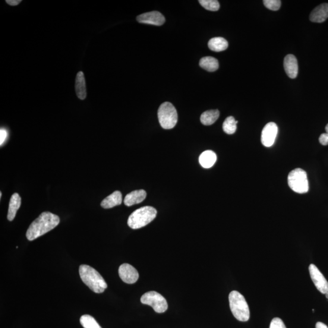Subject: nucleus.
Listing matches in <instances>:
<instances>
[{
  "mask_svg": "<svg viewBox=\"0 0 328 328\" xmlns=\"http://www.w3.org/2000/svg\"><path fill=\"white\" fill-rule=\"evenodd\" d=\"M122 195L119 191H115L108 197H107L101 203V206L103 209H111L122 204Z\"/></svg>",
  "mask_w": 328,
  "mask_h": 328,
  "instance_id": "nucleus-16",
  "label": "nucleus"
},
{
  "mask_svg": "<svg viewBox=\"0 0 328 328\" xmlns=\"http://www.w3.org/2000/svg\"><path fill=\"white\" fill-rule=\"evenodd\" d=\"M229 300L230 310L236 319L240 321H247L250 318V310L244 296L238 291L230 293Z\"/></svg>",
  "mask_w": 328,
  "mask_h": 328,
  "instance_id": "nucleus-3",
  "label": "nucleus"
},
{
  "mask_svg": "<svg viewBox=\"0 0 328 328\" xmlns=\"http://www.w3.org/2000/svg\"><path fill=\"white\" fill-rule=\"evenodd\" d=\"M80 321L84 328H102L97 321L90 315H82Z\"/></svg>",
  "mask_w": 328,
  "mask_h": 328,
  "instance_id": "nucleus-23",
  "label": "nucleus"
},
{
  "mask_svg": "<svg viewBox=\"0 0 328 328\" xmlns=\"http://www.w3.org/2000/svg\"><path fill=\"white\" fill-rule=\"evenodd\" d=\"M157 215V210L153 207L140 208L131 214L128 220V225L132 229L143 228L152 222Z\"/></svg>",
  "mask_w": 328,
  "mask_h": 328,
  "instance_id": "nucleus-4",
  "label": "nucleus"
},
{
  "mask_svg": "<svg viewBox=\"0 0 328 328\" xmlns=\"http://www.w3.org/2000/svg\"><path fill=\"white\" fill-rule=\"evenodd\" d=\"M119 275L123 282L127 284H133L139 279V273L131 265L124 263L119 267Z\"/></svg>",
  "mask_w": 328,
  "mask_h": 328,
  "instance_id": "nucleus-10",
  "label": "nucleus"
},
{
  "mask_svg": "<svg viewBox=\"0 0 328 328\" xmlns=\"http://www.w3.org/2000/svg\"><path fill=\"white\" fill-rule=\"evenodd\" d=\"M220 112L217 110H211L205 112L201 116V122L204 125H211L219 118Z\"/></svg>",
  "mask_w": 328,
  "mask_h": 328,
  "instance_id": "nucleus-21",
  "label": "nucleus"
},
{
  "mask_svg": "<svg viewBox=\"0 0 328 328\" xmlns=\"http://www.w3.org/2000/svg\"><path fill=\"white\" fill-rule=\"evenodd\" d=\"M75 93H76L78 98L80 100H85L87 97L86 81H85V75L83 72H78L75 84Z\"/></svg>",
  "mask_w": 328,
  "mask_h": 328,
  "instance_id": "nucleus-15",
  "label": "nucleus"
},
{
  "mask_svg": "<svg viewBox=\"0 0 328 328\" xmlns=\"http://www.w3.org/2000/svg\"><path fill=\"white\" fill-rule=\"evenodd\" d=\"M79 274L85 285L97 294L103 293L108 286L100 274L95 269L88 265H81Z\"/></svg>",
  "mask_w": 328,
  "mask_h": 328,
  "instance_id": "nucleus-2",
  "label": "nucleus"
},
{
  "mask_svg": "<svg viewBox=\"0 0 328 328\" xmlns=\"http://www.w3.org/2000/svg\"><path fill=\"white\" fill-rule=\"evenodd\" d=\"M277 133H278V127L276 123H268L261 132V143L266 147L272 146L275 143Z\"/></svg>",
  "mask_w": 328,
  "mask_h": 328,
  "instance_id": "nucleus-9",
  "label": "nucleus"
},
{
  "mask_svg": "<svg viewBox=\"0 0 328 328\" xmlns=\"http://www.w3.org/2000/svg\"><path fill=\"white\" fill-rule=\"evenodd\" d=\"M284 68L286 73L290 78H295L297 76L298 62L294 55L289 54L285 57L284 60Z\"/></svg>",
  "mask_w": 328,
  "mask_h": 328,
  "instance_id": "nucleus-12",
  "label": "nucleus"
},
{
  "mask_svg": "<svg viewBox=\"0 0 328 328\" xmlns=\"http://www.w3.org/2000/svg\"><path fill=\"white\" fill-rule=\"evenodd\" d=\"M326 133H323L320 135L319 138V142L323 146H327L328 145V124L325 127Z\"/></svg>",
  "mask_w": 328,
  "mask_h": 328,
  "instance_id": "nucleus-27",
  "label": "nucleus"
},
{
  "mask_svg": "<svg viewBox=\"0 0 328 328\" xmlns=\"http://www.w3.org/2000/svg\"><path fill=\"white\" fill-rule=\"evenodd\" d=\"M289 187L296 193L305 194L309 190L307 173L302 169H295L288 175Z\"/></svg>",
  "mask_w": 328,
  "mask_h": 328,
  "instance_id": "nucleus-6",
  "label": "nucleus"
},
{
  "mask_svg": "<svg viewBox=\"0 0 328 328\" xmlns=\"http://www.w3.org/2000/svg\"><path fill=\"white\" fill-rule=\"evenodd\" d=\"M146 197L147 193L144 190H134L127 195L124 199V204L125 206L130 207L142 203Z\"/></svg>",
  "mask_w": 328,
  "mask_h": 328,
  "instance_id": "nucleus-14",
  "label": "nucleus"
},
{
  "mask_svg": "<svg viewBox=\"0 0 328 328\" xmlns=\"http://www.w3.org/2000/svg\"><path fill=\"white\" fill-rule=\"evenodd\" d=\"M8 136V131L5 128H1V130H0V145H1V146H2L3 144L5 143Z\"/></svg>",
  "mask_w": 328,
  "mask_h": 328,
  "instance_id": "nucleus-28",
  "label": "nucleus"
},
{
  "mask_svg": "<svg viewBox=\"0 0 328 328\" xmlns=\"http://www.w3.org/2000/svg\"><path fill=\"white\" fill-rule=\"evenodd\" d=\"M217 157L213 151L207 150L204 151L199 158L201 166L205 169H209L213 166L216 162Z\"/></svg>",
  "mask_w": 328,
  "mask_h": 328,
  "instance_id": "nucleus-18",
  "label": "nucleus"
},
{
  "mask_svg": "<svg viewBox=\"0 0 328 328\" xmlns=\"http://www.w3.org/2000/svg\"><path fill=\"white\" fill-rule=\"evenodd\" d=\"M200 65L202 68L209 72H214L219 68L217 60L212 57H204L200 60Z\"/></svg>",
  "mask_w": 328,
  "mask_h": 328,
  "instance_id": "nucleus-20",
  "label": "nucleus"
},
{
  "mask_svg": "<svg viewBox=\"0 0 328 328\" xmlns=\"http://www.w3.org/2000/svg\"><path fill=\"white\" fill-rule=\"evenodd\" d=\"M157 116L160 126L166 130L174 128L177 124L178 113L171 103H163L158 109Z\"/></svg>",
  "mask_w": 328,
  "mask_h": 328,
  "instance_id": "nucleus-5",
  "label": "nucleus"
},
{
  "mask_svg": "<svg viewBox=\"0 0 328 328\" xmlns=\"http://www.w3.org/2000/svg\"><path fill=\"white\" fill-rule=\"evenodd\" d=\"M199 3L208 11H217L220 7V3L216 0H200Z\"/></svg>",
  "mask_w": 328,
  "mask_h": 328,
  "instance_id": "nucleus-24",
  "label": "nucleus"
},
{
  "mask_svg": "<svg viewBox=\"0 0 328 328\" xmlns=\"http://www.w3.org/2000/svg\"><path fill=\"white\" fill-rule=\"evenodd\" d=\"M6 2L9 5L15 6L20 4L21 1V0H7Z\"/></svg>",
  "mask_w": 328,
  "mask_h": 328,
  "instance_id": "nucleus-29",
  "label": "nucleus"
},
{
  "mask_svg": "<svg viewBox=\"0 0 328 328\" xmlns=\"http://www.w3.org/2000/svg\"><path fill=\"white\" fill-rule=\"evenodd\" d=\"M269 328H286V327L281 318L276 317L271 321Z\"/></svg>",
  "mask_w": 328,
  "mask_h": 328,
  "instance_id": "nucleus-26",
  "label": "nucleus"
},
{
  "mask_svg": "<svg viewBox=\"0 0 328 328\" xmlns=\"http://www.w3.org/2000/svg\"><path fill=\"white\" fill-rule=\"evenodd\" d=\"M59 223V217L56 214L43 212L31 223L26 232V237L28 240L33 241L56 228Z\"/></svg>",
  "mask_w": 328,
  "mask_h": 328,
  "instance_id": "nucleus-1",
  "label": "nucleus"
},
{
  "mask_svg": "<svg viewBox=\"0 0 328 328\" xmlns=\"http://www.w3.org/2000/svg\"><path fill=\"white\" fill-rule=\"evenodd\" d=\"M21 204V199L17 193L12 195L9 201L8 220L12 222L15 218L19 208Z\"/></svg>",
  "mask_w": 328,
  "mask_h": 328,
  "instance_id": "nucleus-17",
  "label": "nucleus"
},
{
  "mask_svg": "<svg viewBox=\"0 0 328 328\" xmlns=\"http://www.w3.org/2000/svg\"><path fill=\"white\" fill-rule=\"evenodd\" d=\"M228 41L223 37L212 38L208 43L209 49L214 52L223 51L228 49Z\"/></svg>",
  "mask_w": 328,
  "mask_h": 328,
  "instance_id": "nucleus-19",
  "label": "nucleus"
},
{
  "mask_svg": "<svg viewBox=\"0 0 328 328\" xmlns=\"http://www.w3.org/2000/svg\"><path fill=\"white\" fill-rule=\"evenodd\" d=\"M263 3L267 9L276 11L280 9L282 2L280 0H264Z\"/></svg>",
  "mask_w": 328,
  "mask_h": 328,
  "instance_id": "nucleus-25",
  "label": "nucleus"
},
{
  "mask_svg": "<svg viewBox=\"0 0 328 328\" xmlns=\"http://www.w3.org/2000/svg\"><path fill=\"white\" fill-rule=\"evenodd\" d=\"M328 18V3H323L312 11L310 19L314 23H323Z\"/></svg>",
  "mask_w": 328,
  "mask_h": 328,
  "instance_id": "nucleus-13",
  "label": "nucleus"
},
{
  "mask_svg": "<svg viewBox=\"0 0 328 328\" xmlns=\"http://www.w3.org/2000/svg\"><path fill=\"white\" fill-rule=\"evenodd\" d=\"M238 121H235L233 116H229L227 118L224 122L223 124V131L226 134H234L236 131V124H238Z\"/></svg>",
  "mask_w": 328,
  "mask_h": 328,
  "instance_id": "nucleus-22",
  "label": "nucleus"
},
{
  "mask_svg": "<svg viewBox=\"0 0 328 328\" xmlns=\"http://www.w3.org/2000/svg\"><path fill=\"white\" fill-rule=\"evenodd\" d=\"M309 270H310L311 278L315 287L321 293L326 294L328 292V282L323 274L313 264H310Z\"/></svg>",
  "mask_w": 328,
  "mask_h": 328,
  "instance_id": "nucleus-8",
  "label": "nucleus"
},
{
  "mask_svg": "<svg viewBox=\"0 0 328 328\" xmlns=\"http://www.w3.org/2000/svg\"><path fill=\"white\" fill-rule=\"evenodd\" d=\"M137 20L140 23L161 26L165 23L166 19L160 12L152 11L139 15Z\"/></svg>",
  "mask_w": 328,
  "mask_h": 328,
  "instance_id": "nucleus-11",
  "label": "nucleus"
},
{
  "mask_svg": "<svg viewBox=\"0 0 328 328\" xmlns=\"http://www.w3.org/2000/svg\"><path fill=\"white\" fill-rule=\"evenodd\" d=\"M325 295H326V297L328 298V292H327Z\"/></svg>",
  "mask_w": 328,
  "mask_h": 328,
  "instance_id": "nucleus-31",
  "label": "nucleus"
},
{
  "mask_svg": "<svg viewBox=\"0 0 328 328\" xmlns=\"http://www.w3.org/2000/svg\"><path fill=\"white\" fill-rule=\"evenodd\" d=\"M141 302L144 305L150 306L157 313H163L168 309L166 299L156 291L146 292L141 296Z\"/></svg>",
  "mask_w": 328,
  "mask_h": 328,
  "instance_id": "nucleus-7",
  "label": "nucleus"
},
{
  "mask_svg": "<svg viewBox=\"0 0 328 328\" xmlns=\"http://www.w3.org/2000/svg\"><path fill=\"white\" fill-rule=\"evenodd\" d=\"M316 328H328L325 324H324L322 322H317L316 325H315Z\"/></svg>",
  "mask_w": 328,
  "mask_h": 328,
  "instance_id": "nucleus-30",
  "label": "nucleus"
},
{
  "mask_svg": "<svg viewBox=\"0 0 328 328\" xmlns=\"http://www.w3.org/2000/svg\"><path fill=\"white\" fill-rule=\"evenodd\" d=\"M2 192H0V197L2 198Z\"/></svg>",
  "mask_w": 328,
  "mask_h": 328,
  "instance_id": "nucleus-32",
  "label": "nucleus"
}]
</instances>
